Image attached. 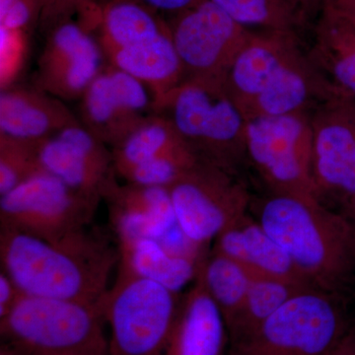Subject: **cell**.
Listing matches in <instances>:
<instances>
[{"label": "cell", "instance_id": "1", "mask_svg": "<svg viewBox=\"0 0 355 355\" xmlns=\"http://www.w3.org/2000/svg\"><path fill=\"white\" fill-rule=\"evenodd\" d=\"M257 221L317 288L343 295L355 282V227L316 200L272 193L254 205Z\"/></svg>", "mask_w": 355, "mask_h": 355}, {"label": "cell", "instance_id": "33", "mask_svg": "<svg viewBox=\"0 0 355 355\" xmlns=\"http://www.w3.org/2000/svg\"><path fill=\"white\" fill-rule=\"evenodd\" d=\"M327 8L331 9L355 28V0H338Z\"/></svg>", "mask_w": 355, "mask_h": 355}, {"label": "cell", "instance_id": "25", "mask_svg": "<svg viewBox=\"0 0 355 355\" xmlns=\"http://www.w3.org/2000/svg\"><path fill=\"white\" fill-rule=\"evenodd\" d=\"M248 30L297 34L309 21L298 0H210Z\"/></svg>", "mask_w": 355, "mask_h": 355}, {"label": "cell", "instance_id": "35", "mask_svg": "<svg viewBox=\"0 0 355 355\" xmlns=\"http://www.w3.org/2000/svg\"><path fill=\"white\" fill-rule=\"evenodd\" d=\"M343 214L349 217L350 221L354 223L355 227V197L354 198V200L350 202L349 207L345 209Z\"/></svg>", "mask_w": 355, "mask_h": 355}, {"label": "cell", "instance_id": "26", "mask_svg": "<svg viewBox=\"0 0 355 355\" xmlns=\"http://www.w3.org/2000/svg\"><path fill=\"white\" fill-rule=\"evenodd\" d=\"M305 287L286 280L253 277L241 309L227 327L230 345L253 333L287 300Z\"/></svg>", "mask_w": 355, "mask_h": 355}, {"label": "cell", "instance_id": "22", "mask_svg": "<svg viewBox=\"0 0 355 355\" xmlns=\"http://www.w3.org/2000/svg\"><path fill=\"white\" fill-rule=\"evenodd\" d=\"M99 36L106 58L110 53L153 39L169 30L158 14L139 0H111L100 14Z\"/></svg>", "mask_w": 355, "mask_h": 355}, {"label": "cell", "instance_id": "17", "mask_svg": "<svg viewBox=\"0 0 355 355\" xmlns=\"http://www.w3.org/2000/svg\"><path fill=\"white\" fill-rule=\"evenodd\" d=\"M212 251L235 261L252 277L286 280L317 288L249 212L214 240Z\"/></svg>", "mask_w": 355, "mask_h": 355}, {"label": "cell", "instance_id": "24", "mask_svg": "<svg viewBox=\"0 0 355 355\" xmlns=\"http://www.w3.org/2000/svg\"><path fill=\"white\" fill-rule=\"evenodd\" d=\"M198 277L228 327L241 309L253 277L235 261L211 251L202 259Z\"/></svg>", "mask_w": 355, "mask_h": 355}, {"label": "cell", "instance_id": "15", "mask_svg": "<svg viewBox=\"0 0 355 355\" xmlns=\"http://www.w3.org/2000/svg\"><path fill=\"white\" fill-rule=\"evenodd\" d=\"M119 242L153 238L162 240L178 228L169 189L114 180L105 193Z\"/></svg>", "mask_w": 355, "mask_h": 355}, {"label": "cell", "instance_id": "8", "mask_svg": "<svg viewBox=\"0 0 355 355\" xmlns=\"http://www.w3.org/2000/svg\"><path fill=\"white\" fill-rule=\"evenodd\" d=\"M99 202L40 171L0 196L1 228L60 242L84 232Z\"/></svg>", "mask_w": 355, "mask_h": 355}, {"label": "cell", "instance_id": "21", "mask_svg": "<svg viewBox=\"0 0 355 355\" xmlns=\"http://www.w3.org/2000/svg\"><path fill=\"white\" fill-rule=\"evenodd\" d=\"M309 57L334 87L355 97V28L330 8L320 15Z\"/></svg>", "mask_w": 355, "mask_h": 355}, {"label": "cell", "instance_id": "18", "mask_svg": "<svg viewBox=\"0 0 355 355\" xmlns=\"http://www.w3.org/2000/svg\"><path fill=\"white\" fill-rule=\"evenodd\" d=\"M227 342L223 315L197 277L182 298L167 355H221Z\"/></svg>", "mask_w": 355, "mask_h": 355}, {"label": "cell", "instance_id": "10", "mask_svg": "<svg viewBox=\"0 0 355 355\" xmlns=\"http://www.w3.org/2000/svg\"><path fill=\"white\" fill-rule=\"evenodd\" d=\"M168 26L186 78L225 79L254 34L210 0H198L173 16Z\"/></svg>", "mask_w": 355, "mask_h": 355}, {"label": "cell", "instance_id": "11", "mask_svg": "<svg viewBox=\"0 0 355 355\" xmlns=\"http://www.w3.org/2000/svg\"><path fill=\"white\" fill-rule=\"evenodd\" d=\"M310 118L318 198L345 211L355 197V97L340 91L318 105Z\"/></svg>", "mask_w": 355, "mask_h": 355}, {"label": "cell", "instance_id": "16", "mask_svg": "<svg viewBox=\"0 0 355 355\" xmlns=\"http://www.w3.org/2000/svg\"><path fill=\"white\" fill-rule=\"evenodd\" d=\"M64 101L34 86L11 85L0 94V135L43 142L78 123Z\"/></svg>", "mask_w": 355, "mask_h": 355}, {"label": "cell", "instance_id": "34", "mask_svg": "<svg viewBox=\"0 0 355 355\" xmlns=\"http://www.w3.org/2000/svg\"><path fill=\"white\" fill-rule=\"evenodd\" d=\"M308 19L321 15L327 7L331 6L338 0H298Z\"/></svg>", "mask_w": 355, "mask_h": 355}, {"label": "cell", "instance_id": "36", "mask_svg": "<svg viewBox=\"0 0 355 355\" xmlns=\"http://www.w3.org/2000/svg\"><path fill=\"white\" fill-rule=\"evenodd\" d=\"M15 0H0V15L6 12Z\"/></svg>", "mask_w": 355, "mask_h": 355}, {"label": "cell", "instance_id": "2", "mask_svg": "<svg viewBox=\"0 0 355 355\" xmlns=\"http://www.w3.org/2000/svg\"><path fill=\"white\" fill-rule=\"evenodd\" d=\"M0 260L1 272L24 295L96 304L109 291L110 273L119 254L85 231L50 242L1 228Z\"/></svg>", "mask_w": 355, "mask_h": 355}, {"label": "cell", "instance_id": "14", "mask_svg": "<svg viewBox=\"0 0 355 355\" xmlns=\"http://www.w3.org/2000/svg\"><path fill=\"white\" fill-rule=\"evenodd\" d=\"M39 159L43 171L96 202L104 198L116 176L111 148L80 121L44 140Z\"/></svg>", "mask_w": 355, "mask_h": 355}, {"label": "cell", "instance_id": "31", "mask_svg": "<svg viewBox=\"0 0 355 355\" xmlns=\"http://www.w3.org/2000/svg\"><path fill=\"white\" fill-rule=\"evenodd\" d=\"M156 13H166L174 16L189 8L198 0H139Z\"/></svg>", "mask_w": 355, "mask_h": 355}, {"label": "cell", "instance_id": "27", "mask_svg": "<svg viewBox=\"0 0 355 355\" xmlns=\"http://www.w3.org/2000/svg\"><path fill=\"white\" fill-rule=\"evenodd\" d=\"M200 161L184 142L135 168L123 179L127 183L169 189Z\"/></svg>", "mask_w": 355, "mask_h": 355}, {"label": "cell", "instance_id": "3", "mask_svg": "<svg viewBox=\"0 0 355 355\" xmlns=\"http://www.w3.org/2000/svg\"><path fill=\"white\" fill-rule=\"evenodd\" d=\"M157 113L203 162L234 174L247 157V118L225 79L187 77L158 103Z\"/></svg>", "mask_w": 355, "mask_h": 355}, {"label": "cell", "instance_id": "12", "mask_svg": "<svg viewBox=\"0 0 355 355\" xmlns=\"http://www.w3.org/2000/svg\"><path fill=\"white\" fill-rule=\"evenodd\" d=\"M155 114L153 91L108 62L79 99L77 118L112 149Z\"/></svg>", "mask_w": 355, "mask_h": 355}, {"label": "cell", "instance_id": "7", "mask_svg": "<svg viewBox=\"0 0 355 355\" xmlns=\"http://www.w3.org/2000/svg\"><path fill=\"white\" fill-rule=\"evenodd\" d=\"M246 150L272 193L319 200L313 179L312 125L307 114L248 119Z\"/></svg>", "mask_w": 355, "mask_h": 355}, {"label": "cell", "instance_id": "9", "mask_svg": "<svg viewBox=\"0 0 355 355\" xmlns=\"http://www.w3.org/2000/svg\"><path fill=\"white\" fill-rule=\"evenodd\" d=\"M169 191L178 227L202 250L251 207V198L234 174L203 161Z\"/></svg>", "mask_w": 355, "mask_h": 355}, {"label": "cell", "instance_id": "13", "mask_svg": "<svg viewBox=\"0 0 355 355\" xmlns=\"http://www.w3.org/2000/svg\"><path fill=\"white\" fill-rule=\"evenodd\" d=\"M107 64L97 37L83 24L64 21L46 37L35 85L62 101H79Z\"/></svg>", "mask_w": 355, "mask_h": 355}, {"label": "cell", "instance_id": "19", "mask_svg": "<svg viewBox=\"0 0 355 355\" xmlns=\"http://www.w3.org/2000/svg\"><path fill=\"white\" fill-rule=\"evenodd\" d=\"M107 60L150 89L155 95L156 108L158 103L186 78L170 30L114 51Z\"/></svg>", "mask_w": 355, "mask_h": 355}, {"label": "cell", "instance_id": "23", "mask_svg": "<svg viewBox=\"0 0 355 355\" xmlns=\"http://www.w3.org/2000/svg\"><path fill=\"white\" fill-rule=\"evenodd\" d=\"M184 144L171 121L155 114L111 149L114 171L121 178L139 166Z\"/></svg>", "mask_w": 355, "mask_h": 355}, {"label": "cell", "instance_id": "28", "mask_svg": "<svg viewBox=\"0 0 355 355\" xmlns=\"http://www.w3.org/2000/svg\"><path fill=\"white\" fill-rule=\"evenodd\" d=\"M41 144L0 135V196L43 171L39 159Z\"/></svg>", "mask_w": 355, "mask_h": 355}, {"label": "cell", "instance_id": "20", "mask_svg": "<svg viewBox=\"0 0 355 355\" xmlns=\"http://www.w3.org/2000/svg\"><path fill=\"white\" fill-rule=\"evenodd\" d=\"M202 259L173 253L153 238L119 242V273L157 282L178 293L197 279Z\"/></svg>", "mask_w": 355, "mask_h": 355}, {"label": "cell", "instance_id": "4", "mask_svg": "<svg viewBox=\"0 0 355 355\" xmlns=\"http://www.w3.org/2000/svg\"><path fill=\"white\" fill-rule=\"evenodd\" d=\"M101 304L22 295L0 331L14 349L26 355H111Z\"/></svg>", "mask_w": 355, "mask_h": 355}, {"label": "cell", "instance_id": "32", "mask_svg": "<svg viewBox=\"0 0 355 355\" xmlns=\"http://www.w3.org/2000/svg\"><path fill=\"white\" fill-rule=\"evenodd\" d=\"M327 355H355V329L350 328Z\"/></svg>", "mask_w": 355, "mask_h": 355}, {"label": "cell", "instance_id": "5", "mask_svg": "<svg viewBox=\"0 0 355 355\" xmlns=\"http://www.w3.org/2000/svg\"><path fill=\"white\" fill-rule=\"evenodd\" d=\"M349 329L343 295L306 288L230 345V355H327Z\"/></svg>", "mask_w": 355, "mask_h": 355}, {"label": "cell", "instance_id": "6", "mask_svg": "<svg viewBox=\"0 0 355 355\" xmlns=\"http://www.w3.org/2000/svg\"><path fill=\"white\" fill-rule=\"evenodd\" d=\"M181 303L157 282L119 273L100 301L111 355H167Z\"/></svg>", "mask_w": 355, "mask_h": 355}, {"label": "cell", "instance_id": "30", "mask_svg": "<svg viewBox=\"0 0 355 355\" xmlns=\"http://www.w3.org/2000/svg\"><path fill=\"white\" fill-rule=\"evenodd\" d=\"M22 295L13 280L1 272L0 275V318L6 316Z\"/></svg>", "mask_w": 355, "mask_h": 355}, {"label": "cell", "instance_id": "37", "mask_svg": "<svg viewBox=\"0 0 355 355\" xmlns=\"http://www.w3.org/2000/svg\"><path fill=\"white\" fill-rule=\"evenodd\" d=\"M89 2H92V3H100V2H102V3H107V2L111 1V0H87Z\"/></svg>", "mask_w": 355, "mask_h": 355}, {"label": "cell", "instance_id": "29", "mask_svg": "<svg viewBox=\"0 0 355 355\" xmlns=\"http://www.w3.org/2000/svg\"><path fill=\"white\" fill-rule=\"evenodd\" d=\"M36 0H15L6 13L0 15L2 29L20 34L31 23Z\"/></svg>", "mask_w": 355, "mask_h": 355}]
</instances>
